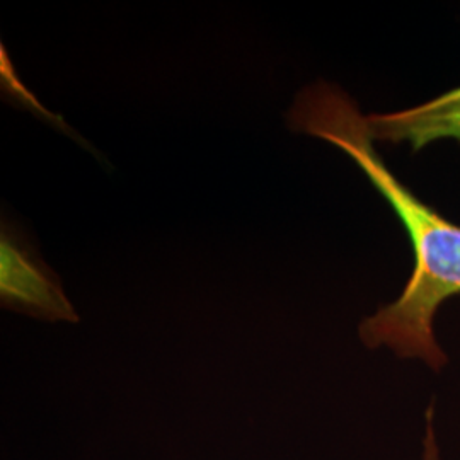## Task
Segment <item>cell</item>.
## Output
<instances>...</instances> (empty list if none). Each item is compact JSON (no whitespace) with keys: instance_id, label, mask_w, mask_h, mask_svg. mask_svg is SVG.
Here are the masks:
<instances>
[{"instance_id":"obj_1","label":"cell","mask_w":460,"mask_h":460,"mask_svg":"<svg viewBox=\"0 0 460 460\" xmlns=\"http://www.w3.org/2000/svg\"><path fill=\"white\" fill-rule=\"evenodd\" d=\"M288 127L341 148L393 207L411 241L414 264L402 294L367 317L360 338L368 348L389 346L399 357L420 358L440 370L447 355L435 340L440 305L460 296V226L438 214L399 181L374 147L367 116L334 84L319 81L296 94Z\"/></svg>"},{"instance_id":"obj_2","label":"cell","mask_w":460,"mask_h":460,"mask_svg":"<svg viewBox=\"0 0 460 460\" xmlns=\"http://www.w3.org/2000/svg\"><path fill=\"white\" fill-rule=\"evenodd\" d=\"M2 307L49 323H79L58 279L21 234L4 222L0 234Z\"/></svg>"},{"instance_id":"obj_3","label":"cell","mask_w":460,"mask_h":460,"mask_svg":"<svg viewBox=\"0 0 460 460\" xmlns=\"http://www.w3.org/2000/svg\"><path fill=\"white\" fill-rule=\"evenodd\" d=\"M367 121L374 142L408 144L412 152L442 138L460 144V87L410 110L367 116Z\"/></svg>"},{"instance_id":"obj_4","label":"cell","mask_w":460,"mask_h":460,"mask_svg":"<svg viewBox=\"0 0 460 460\" xmlns=\"http://www.w3.org/2000/svg\"><path fill=\"white\" fill-rule=\"evenodd\" d=\"M425 460H438L437 445H435V437H433L431 427H428L427 440H425Z\"/></svg>"}]
</instances>
